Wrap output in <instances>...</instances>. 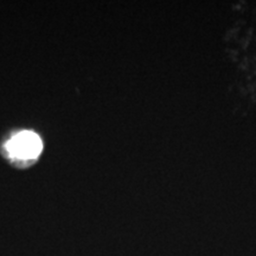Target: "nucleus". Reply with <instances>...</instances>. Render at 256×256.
<instances>
[{
  "label": "nucleus",
  "mask_w": 256,
  "mask_h": 256,
  "mask_svg": "<svg viewBox=\"0 0 256 256\" xmlns=\"http://www.w3.org/2000/svg\"><path fill=\"white\" fill-rule=\"evenodd\" d=\"M42 142L40 136L34 132L19 133L8 142V150L11 156L20 159L36 158L42 151Z\"/></svg>",
  "instance_id": "f257e3e1"
}]
</instances>
